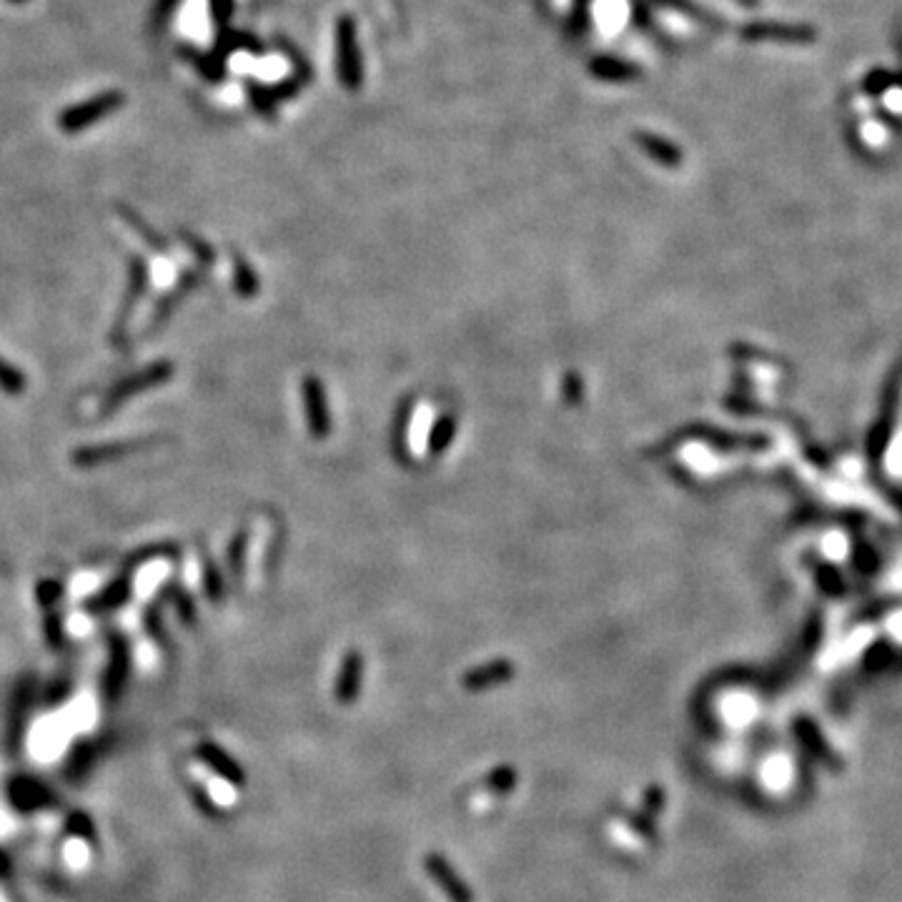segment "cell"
<instances>
[{"mask_svg":"<svg viewBox=\"0 0 902 902\" xmlns=\"http://www.w3.org/2000/svg\"><path fill=\"white\" fill-rule=\"evenodd\" d=\"M171 376H173L171 361H166V359L153 361V364L146 366V369L136 371V374H131V376H126L123 381H118V384L108 391L106 399H103L98 414L101 416L113 414V411L121 409L128 399H133V396H138V394H146V391L156 389V386H163L168 379H171Z\"/></svg>","mask_w":902,"mask_h":902,"instance_id":"1","label":"cell"},{"mask_svg":"<svg viewBox=\"0 0 902 902\" xmlns=\"http://www.w3.org/2000/svg\"><path fill=\"white\" fill-rule=\"evenodd\" d=\"M121 106L123 96L118 91L101 93V96H93L91 101L78 103V106H71L68 111H63L61 116H58V128L66 133L86 131V128H91L93 123H98L101 118L111 116V113L118 111Z\"/></svg>","mask_w":902,"mask_h":902,"instance_id":"2","label":"cell"},{"mask_svg":"<svg viewBox=\"0 0 902 902\" xmlns=\"http://www.w3.org/2000/svg\"><path fill=\"white\" fill-rule=\"evenodd\" d=\"M156 444H158L156 436H146V439L113 441V444H101V446H81V449L73 451L71 459L78 469H93V467H101V464L116 462V459L131 457V454L146 451Z\"/></svg>","mask_w":902,"mask_h":902,"instance_id":"3","label":"cell"},{"mask_svg":"<svg viewBox=\"0 0 902 902\" xmlns=\"http://www.w3.org/2000/svg\"><path fill=\"white\" fill-rule=\"evenodd\" d=\"M146 289H148V266L143 264V259H138V256H131V261H128V289L121 301V309H118L116 326H113L111 331V344L116 346V349L123 346V341H126L128 319H131L133 309H136L138 301L143 299Z\"/></svg>","mask_w":902,"mask_h":902,"instance_id":"4","label":"cell"},{"mask_svg":"<svg viewBox=\"0 0 902 902\" xmlns=\"http://www.w3.org/2000/svg\"><path fill=\"white\" fill-rule=\"evenodd\" d=\"M426 870H429V875L434 877L436 885L446 892V897H449L451 902H474L472 890L464 885L462 877L454 872V867H451L444 857L441 855L426 857Z\"/></svg>","mask_w":902,"mask_h":902,"instance_id":"5","label":"cell"},{"mask_svg":"<svg viewBox=\"0 0 902 902\" xmlns=\"http://www.w3.org/2000/svg\"><path fill=\"white\" fill-rule=\"evenodd\" d=\"M128 597H131V577L128 574H118L108 587H103L101 592L88 599L86 609L96 614L111 612V609H118L121 604H126Z\"/></svg>","mask_w":902,"mask_h":902,"instance_id":"6","label":"cell"},{"mask_svg":"<svg viewBox=\"0 0 902 902\" xmlns=\"http://www.w3.org/2000/svg\"><path fill=\"white\" fill-rule=\"evenodd\" d=\"M514 667L507 662V659H499V662L487 664V667H477L464 677V687L472 692H482L489 690V687H497L504 685L507 680H512Z\"/></svg>","mask_w":902,"mask_h":902,"instance_id":"7","label":"cell"},{"mask_svg":"<svg viewBox=\"0 0 902 902\" xmlns=\"http://www.w3.org/2000/svg\"><path fill=\"white\" fill-rule=\"evenodd\" d=\"M364 674V659L359 654H349L344 662V669L339 674V685H336V700L341 705H351L359 695V682Z\"/></svg>","mask_w":902,"mask_h":902,"instance_id":"8","label":"cell"},{"mask_svg":"<svg viewBox=\"0 0 902 902\" xmlns=\"http://www.w3.org/2000/svg\"><path fill=\"white\" fill-rule=\"evenodd\" d=\"M196 286H198V274H196V271H186V274H183L181 279H178V284L173 286V289L168 291L166 296H163L161 304L156 306V311H153V316H151V329H156V326L161 324V321L166 319V316L171 314L173 309H176L178 301H181L183 296L188 294V291L196 289Z\"/></svg>","mask_w":902,"mask_h":902,"instance_id":"9","label":"cell"},{"mask_svg":"<svg viewBox=\"0 0 902 902\" xmlns=\"http://www.w3.org/2000/svg\"><path fill=\"white\" fill-rule=\"evenodd\" d=\"M118 216H121L123 221H126L128 226H131V229L136 231L138 236H141V241L148 246V249H153V251H156V254H168L166 241H163L161 236H158L156 231H153V226H148L146 218L138 216V213L133 211V208L118 206Z\"/></svg>","mask_w":902,"mask_h":902,"instance_id":"10","label":"cell"},{"mask_svg":"<svg viewBox=\"0 0 902 902\" xmlns=\"http://www.w3.org/2000/svg\"><path fill=\"white\" fill-rule=\"evenodd\" d=\"M306 401H309V421L314 434H326L329 431V411L324 404V391L319 389L314 379H306Z\"/></svg>","mask_w":902,"mask_h":902,"instance_id":"11","label":"cell"},{"mask_svg":"<svg viewBox=\"0 0 902 902\" xmlns=\"http://www.w3.org/2000/svg\"><path fill=\"white\" fill-rule=\"evenodd\" d=\"M26 386H28L26 374H23L21 369H16L11 361H6L0 356V391H6V394L11 396H21L23 391H26Z\"/></svg>","mask_w":902,"mask_h":902,"instance_id":"12","label":"cell"},{"mask_svg":"<svg viewBox=\"0 0 902 902\" xmlns=\"http://www.w3.org/2000/svg\"><path fill=\"white\" fill-rule=\"evenodd\" d=\"M484 787L492 790L494 795H507V792H512L514 787H517V772H514L512 767H497V770L484 780Z\"/></svg>","mask_w":902,"mask_h":902,"instance_id":"13","label":"cell"},{"mask_svg":"<svg viewBox=\"0 0 902 902\" xmlns=\"http://www.w3.org/2000/svg\"><path fill=\"white\" fill-rule=\"evenodd\" d=\"M234 286L241 296H254L259 291V281L244 259L234 261Z\"/></svg>","mask_w":902,"mask_h":902,"instance_id":"14","label":"cell"},{"mask_svg":"<svg viewBox=\"0 0 902 902\" xmlns=\"http://www.w3.org/2000/svg\"><path fill=\"white\" fill-rule=\"evenodd\" d=\"M163 597H168L173 604H176V609H178V614H181L183 622L186 624L193 622V604H191V597H188L186 589L168 587L166 592H163Z\"/></svg>","mask_w":902,"mask_h":902,"instance_id":"15","label":"cell"},{"mask_svg":"<svg viewBox=\"0 0 902 902\" xmlns=\"http://www.w3.org/2000/svg\"><path fill=\"white\" fill-rule=\"evenodd\" d=\"M171 554H176V547H173V544H153V547H146V549H141V552L133 554L131 567H138V564H148V562H153V559H158V557H171Z\"/></svg>","mask_w":902,"mask_h":902,"instance_id":"16","label":"cell"},{"mask_svg":"<svg viewBox=\"0 0 902 902\" xmlns=\"http://www.w3.org/2000/svg\"><path fill=\"white\" fill-rule=\"evenodd\" d=\"M181 239L186 241L188 249L193 251V256H196V259L201 261L203 266H211V264H213V251H211V246H206L201 239H196V236H193V234H188V231H181Z\"/></svg>","mask_w":902,"mask_h":902,"instance_id":"17","label":"cell"},{"mask_svg":"<svg viewBox=\"0 0 902 902\" xmlns=\"http://www.w3.org/2000/svg\"><path fill=\"white\" fill-rule=\"evenodd\" d=\"M244 552H246V534H239V537L231 542L229 549V567L234 577H241V569H244Z\"/></svg>","mask_w":902,"mask_h":902,"instance_id":"18","label":"cell"},{"mask_svg":"<svg viewBox=\"0 0 902 902\" xmlns=\"http://www.w3.org/2000/svg\"><path fill=\"white\" fill-rule=\"evenodd\" d=\"M203 579H206V594L213 599V602H216V599L223 594L221 572H218L211 562H206V567H203Z\"/></svg>","mask_w":902,"mask_h":902,"instance_id":"19","label":"cell"},{"mask_svg":"<svg viewBox=\"0 0 902 902\" xmlns=\"http://www.w3.org/2000/svg\"><path fill=\"white\" fill-rule=\"evenodd\" d=\"M664 810V790L662 787H649L644 792V817H654Z\"/></svg>","mask_w":902,"mask_h":902,"instance_id":"20","label":"cell"},{"mask_svg":"<svg viewBox=\"0 0 902 902\" xmlns=\"http://www.w3.org/2000/svg\"><path fill=\"white\" fill-rule=\"evenodd\" d=\"M63 594V584L56 579H43L38 584V602L41 604H53Z\"/></svg>","mask_w":902,"mask_h":902,"instance_id":"21","label":"cell"},{"mask_svg":"<svg viewBox=\"0 0 902 902\" xmlns=\"http://www.w3.org/2000/svg\"><path fill=\"white\" fill-rule=\"evenodd\" d=\"M211 8H213V18H216V21L221 23V21H226V18H229L231 0H211Z\"/></svg>","mask_w":902,"mask_h":902,"instance_id":"22","label":"cell"},{"mask_svg":"<svg viewBox=\"0 0 902 902\" xmlns=\"http://www.w3.org/2000/svg\"><path fill=\"white\" fill-rule=\"evenodd\" d=\"M61 634H63V624L58 622V617H56V614H53L51 622H48V637H51V642H53V644H58V639H61Z\"/></svg>","mask_w":902,"mask_h":902,"instance_id":"23","label":"cell"},{"mask_svg":"<svg viewBox=\"0 0 902 902\" xmlns=\"http://www.w3.org/2000/svg\"><path fill=\"white\" fill-rule=\"evenodd\" d=\"M178 0H161V3H158V11H156V16L158 18H163V16H168V13L173 11V6H176Z\"/></svg>","mask_w":902,"mask_h":902,"instance_id":"24","label":"cell"},{"mask_svg":"<svg viewBox=\"0 0 902 902\" xmlns=\"http://www.w3.org/2000/svg\"><path fill=\"white\" fill-rule=\"evenodd\" d=\"M742 3H745V6H755V0H742Z\"/></svg>","mask_w":902,"mask_h":902,"instance_id":"25","label":"cell"},{"mask_svg":"<svg viewBox=\"0 0 902 902\" xmlns=\"http://www.w3.org/2000/svg\"><path fill=\"white\" fill-rule=\"evenodd\" d=\"M13 3H23V0H13Z\"/></svg>","mask_w":902,"mask_h":902,"instance_id":"26","label":"cell"}]
</instances>
